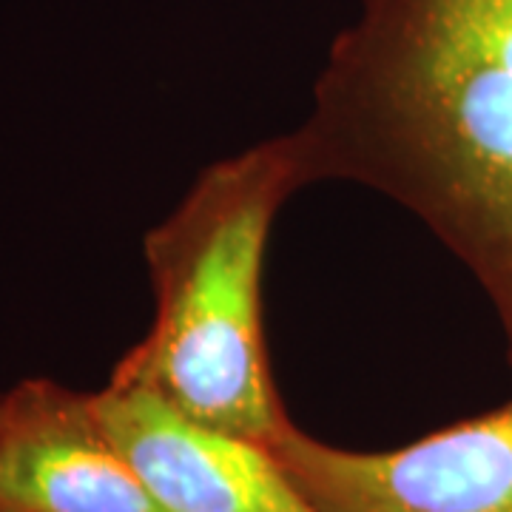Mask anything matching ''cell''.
Masks as SVG:
<instances>
[{"label":"cell","instance_id":"1","mask_svg":"<svg viewBox=\"0 0 512 512\" xmlns=\"http://www.w3.org/2000/svg\"><path fill=\"white\" fill-rule=\"evenodd\" d=\"M293 140L311 185H365L430 228L512 370V0H359Z\"/></svg>","mask_w":512,"mask_h":512},{"label":"cell","instance_id":"2","mask_svg":"<svg viewBox=\"0 0 512 512\" xmlns=\"http://www.w3.org/2000/svg\"><path fill=\"white\" fill-rule=\"evenodd\" d=\"M305 185L293 131L202 171L143 239L154 322L109 382L262 447L274 439L291 416L265 345L262 271L276 214Z\"/></svg>","mask_w":512,"mask_h":512},{"label":"cell","instance_id":"3","mask_svg":"<svg viewBox=\"0 0 512 512\" xmlns=\"http://www.w3.org/2000/svg\"><path fill=\"white\" fill-rule=\"evenodd\" d=\"M316 512H512V402L396 450H345L291 419L265 444Z\"/></svg>","mask_w":512,"mask_h":512},{"label":"cell","instance_id":"4","mask_svg":"<svg viewBox=\"0 0 512 512\" xmlns=\"http://www.w3.org/2000/svg\"><path fill=\"white\" fill-rule=\"evenodd\" d=\"M94 410L163 512H316L268 447L197 424L146 387L109 382Z\"/></svg>","mask_w":512,"mask_h":512},{"label":"cell","instance_id":"5","mask_svg":"<svg viewBox=\"0 0 512 512\" xmlns=\"http://www.w3.org/2000/svg\"><path fill=\"white\" fill-rule=\"evenodd\" d=\"M0 507L163 512L94 410V393L23 379L0 396Z\"/></svg>","mask_w":512,"mask_h":512},{"label":"cell","instance_id":"6","mask_svg":"<svg viewBox=\"0 0 512 512\" xmlns=\"http://www.w3.org/2000/svg\"><path fill=\"white\" fill-rule=\"evenodd\" d=\"M0 512H9V510H3V507H0Z\"/></svg>","mask_w":512,"mask_h":512}]
</instances>
